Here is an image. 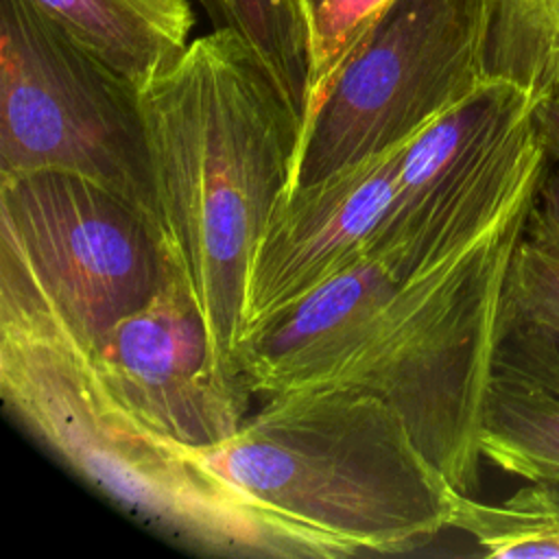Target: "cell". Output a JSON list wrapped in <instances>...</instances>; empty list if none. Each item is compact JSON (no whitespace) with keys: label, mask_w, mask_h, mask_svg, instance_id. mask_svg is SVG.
Returning a JSON list of instances; mask_svg holds the SVG:
<instances>
[{"label":"cell","mask_w":559,"mask_h":559,"mask_svg":"<svg viewBox=\"0 0 559 559\" xmlns=\"http://www.w3.org/2000/svg\"><path fill=\"white\" fill-rule=\"evenodd\" d=\"M301 2H304L306 15H308V26H310V17H312V13L321 7V2H323V0H301Z\"/></svg>","instance_id":"23"},{"label":"cell","mask_w":559,"mask_h":559,"mask_svg":"<svg viewBox=\"0 0 559 559\" xmlns=\"http://www.w3.org/2000/svg\"><path fill=\"white\" fill-rule=\"evenodd\" d=\"M402 146L297 186L275 203L245 277V334L367 258L393 201Z\"/></svg>","instance_id":"10"},{"label":"cell","mask_w":559,"mask_h":559,"mask_svg":"<svg viewBox=\"0 0 559 559\" xmlns=\"http://www.w3.org/2000/svg\"><path fill=\"white\" fill-rule=\"evenodd\" d=\"M133 85H146L190 44V0H26Z\"/></svg>","instance_id":"11"},{"label":"cell","mask_w":559,"mask_h":559,"mask_svg":"<svg viewBox=\"0 0 559 559\" xmlns=\"http://www.w3.org/2000/svg\"><path fill=\"white\" fill-rule=\"evenodd\" d=\"M542 496V500L559 515V483H533Z\"/></svg>","instance_id":"21"},{"label":"cell","mask_w":559,"mask_h":559,"mask_svg":"<svg viewBox=\"0 0 559 559\" xmlns=\"http://www.w3.org/2000/svg\"><path fill=\"white\" fill-rule=\"evenodd\" d=\"M225 26L236 28L304 114L310 70V26L301 0H221Z\"/></svg>","instance_id":"15"},{"label":"cell","mask_w":559,"mask_h":559,"mask_svg":"<svg viewBox=\"0 0 559 559\" xmlns=\"http://www.w3.org/2000/svg\"><path fill=\"white\" fill-rule=\"evenodd\" d=\"M186 452L290 559L404 552L452 524L456 489L402 415L365 389L271 395L231 439Z\"/></svg>","instance_id":"3"},{"label":"cell","mask_w":559,"mask_h":559,"mask_svg":"<svg viewBox=\"0 0 559 559\" xmlns=\"http://www.w3.org/2000/svg\"><path fill=\"white\" fill-rule=\"evenodd\" d=\"M537 98L485 79L400 153L395 192L367 258L413 280L480 236L526 188L548 155L535 129Z\"/></svg>","instance_id":"8"},{"label":"cell","mask_w":559,"mask_h":559,"mask_svg":"<svg viewBox=\"0 0 559 559\" xmlns=\"http://www.w3.org/2000/svg\"><path fill=\"white\" fill-rule=\"evenodd\" d=\"M480 452L528 483H559V400L520 378L491 371Z\"/></svg>","instance_id":"12"},{"label":"cell","mask_w":559,"mask_h":559,"mask_svg":"<svg viewBox=\"0 0 559 559\" xmlns=\"http://www.w3.org/2000/svg\"><path fill=\"white\" fill-rule=\"evenodd\" d=\"M175 262L164 234L98 183L0 175V332L59 338L90 358Z\"/></svg>","instance_id":"5"},{"label":"cell","mask_w":559,"mask_h":559,"mask_svg":"<svg viewBox=\"0 0 559 559\" xmlns=\"http://www.w3.org/2000/svg\"><path fill=\"white\" fill-rule=\"evenodd\" d=\"M0 393L68 465L177 537L214 552L290 559L221 478L118 406L74 345L0 332Z\"/></svg>","instance_id":"4"},{"label":"cell","mask_w":559,"mask_h":559,"mask_svg":"<svg viewBox=\"0 0 559 559\" xmlns=\"http://www.w3.org/2000/svg\"><path fill=\"white\" fill-rule=\"evenodd\" d=\"M524 236L542 251L559 258V168H546L526 218Z\"/></svg>","instance_id":"19"},{"label":"cell","mask_w":559,"mask_h":559,"mask_svg":"<svg viewBox=\"0 0 559 559\" xmlns=\"http://www.w3.org/2000/svg\"><path fill=\"white\" fill-rule=\"evenodd\" d=\"M493 371L531 382L559 400V314L502 299Z\"/></svg>","instance_id":"16"},{"label":"cell","mask_w":559,"mask_h":559,"mask_svg":"<svg viewBox=\"0 0 559 559\" xmlns=\"http://www.w3.org/2000/svg\"><path fill=\"white\" fill-rule=\"evenodd\" d=\"M391 0H323L310 17V70L301 129L314 116L338 66ZM301 138V135H299Z\"/></svg>","instance_id":"17"},{"label":"cell","mask_w":559,"mask_h":559,"mask_svg":"<svg viewBox=\"0 0 559 559\" xmlns=\"http://www.w3.org/2000/svg\"><path fill=\"white\" fill-rule=\"evenodd\" d=\"M452 528L467 533L493 559H559V515L531 483L500 504L454 493Z\"/></svg>","instance_id":"14"},{"label":"cell","mask_w":559,"mask_h":559,"mask_svg":"<svg viewBox=\"0 0 559 559\" xmlns=\"http://www.w3.org/2000/svg\"><path fill=\"white\" fill-rule=\"evenodd\" d=\"M207 11H212V17L218 22V26H225V17H223V7L221 0H199Z\"/></svg>","instance_id":"22"},{"label":"cell","mask_w":559,"mask_h":559,"mask_svg":"<svg viewBox=\"0 0 559 559\" xmlns=\"http://www.w3.org/2000/svg\"><path fill=\"white\" fill-rule=\"evenodd\" d=\"M485 74L559 96V0H485Z\"/></svg>","instance_id":"13"},{"label":"cell","mask_w":559,"mask_h":559,"mask_svg":"<svg viewBox=\"0 0 559 559\" xmlns=\"http://www.w3.org/2000/svg\"><path fill=\"white\" fill-rule=\"evenodd\" d=\"M90 367L118 406L183 450L231 439L247 419L253 393L245 376L221 365L177 262L144 306L105 332Z\"/></svg>","instance_id":"9"},{"label":"cell","mask_w":559,"mask_h":559,"mask_svg":"<svg viewBox=\"0 0 559 559\" xmlns=\"http://www.w3.org/2000/svg\"><path fill=\"white\" fill-rule=\"evenodd\" d=\"M535 129L548 159L559 162V96L544 98L535 107Z\"/></svg>","instance_id":"20"},{"label":"cell","mask_w":559,"mask_h":559,"mask_svg":"<svg viewBox=\"0 0 559 559\" xmlns=\"http://www.w3.org/2000/svg\"><path fill=\"white\" fill-rule=\"evenodd\" d=\"M140 100L162 234L221 365L245 376V277L262 227L288 194L301 116L231 26L192 39L140 87Z\"/></svg>","instance_id":"2"},{"label":"cell","mask_w":559,"mask_h":559,"mask_svg":"<svg viewBox=\"0 0 559 559\" xmlns=\"http://www.w3.org/2000/svg\"><path fill=\"white\" fill-rule=\"evenodd\" d=\"M68 173L159 231L140 87L26 0H0V175Z\"/></svg>","instance_id":"6"},{"label":"cell","mask_w":559,"mask_h":559,"mask_svg":"<svg viewBox=\"0 0 559 559\" xmlns=\"http://www.w3.org/2000/svg\"><path fill=\"white\" fill-rule=\"evenodd\" d=\"M485 0H391L301 129L290 190L402 146L485 79Z\"/></svg>","instance_id":"7"},{"label":"cell","mask_w":559,"mask_h":559,"mask_svg":"<svg viewBox=\"0 0 559 559\" xmlns=\"http://www.w3.org/2000/svg\"><path fill=\"white\" fill-rule=\"evenodd\" d=\"M537 186L430 271L397 282L362 258L245 334L238 365L251 391H371L445 480L472 496L504 284Z\"/></svg>","instance_id":"1"},{"label":"cell","mask_w":559,"mask_h":559,"mask_svg":"<svg viewBox=\"0 0 559 559\" xmlns=\"http://www.w3.org/2000/svg\"><path fill=\"white\" fill-rule=\"evenodd\" d=\"M502 299L520 308L559 314V258L522 236L511 260Z\"/></svg>","instance_id":"18"}]
</instances>
